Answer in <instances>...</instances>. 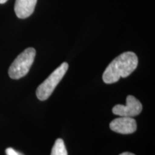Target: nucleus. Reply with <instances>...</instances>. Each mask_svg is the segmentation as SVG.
I'll use <instances>...</instances> for the list:
<instances>
[{
    "mask_svg": "<svg viewBox=\"0 0 155 155\" xmlns=\"http://www.w3.org/2000/svg\"><path fill=\"white\" fill-rule=\"evenodd\" d=\"M138 65V58L133 52H125L116 57L106 68L103 81L107 84L117 82L120 78H127Z\"/></svg>",
    "mask_w": 155,
    "mask_h": 155,
    "instance_id": "f257e3e1",
    "label": "nucleus"
},
{
    "mask_svg": "<svg viewBox=\"0 0 155 155\" xmlns=\"http://www.w3.org/2000/svg\"><path fill=\"white\" fill-rule=\"evenodd\" d=\"M50 155H68L64 141L62 139H58L53 145Z\"/></svg>",
    "mask_w": 155,
    "mask_h": 155,
    "instance_id": "0eeeda50",
    "label": "nucleus"
},
{
    "mask_svg": "<svg viewBox=\"0 0 155 155\" xmlns=\"http://www.w3.org/2000/svg\"><path fill=\"white\" fill-rule=\"evenodd\" d=\"M142 111V105L138 99L133 96H128L127 97V104L126 106L118 104L116 105L112 109V112L120 116H133L139 115Z\"/></svg>",
    "mask_w": 155,
    "mask_h": 155,
    "instance_id": "20e7f679",
    "label": "nucleus"
},
{
    "mask_svg": "<svg viewBox=\"0 0 155 155\" xmlns=\"http://www.w3.org/2000/svg\"><path fill=\"white\" fill-rule=\"evenodd\" d=\"M119 155H135V154H132V153H131V152H124Z\"/></svg>",
    "mask_w": 155,
    "mask_h": 155,
    "instance_id": "1a4fd4ad",
    "label": "nucleus"
},
{
    "mask_svg": "<svg viewBox=\"0 0 155 155\" xmlns=\"http://www.w3.org/2000/svg\"><path fill=\"white\" fill-rule=\"evenodd\" d=\"M68 69V64L65 62L63 63L38 87L36 96L39 100L45 101L51 96L56 86L66 73Z\"/></svg>",
    "mask_w": 155,
    "mask_h": 155,
    "instance_id": "7ed1b4c3",
    "label": "nucleus"
},
{
    "mask_svg": "<svg viewBox=\"0 0 155 155\" xmlns=\"http://www.w3.org/2000/svg\"><path fill=\"white\" fill-rule=\"evenodd\" d=\"M35 55L36 50L33 48H27L19 54L9 67V77L14 80H18L25 76L33 63Z\"/></svg>",
    "mask_w": 155,
    "mask_h": 155,
    "instance_id": "f03ea898",
    "label": "nucleus"
},
{
    "mask_svg": "<svg viewBox=\"0 0 155 155\" xmlns=\"http://www.w3.org/2000/svg\"><path fill=\"white\" fill-rule=\"evenodd\" d=\"M110 129L116 133L122 134H129L137 130V122L132 117L121 116L114 119L110 123Z\"/></svg>",
    "mask_w": 155,
    "mask_h": 155,
    "instance_id": "39448f33",
    "label": "nucleus"
},
{
    "mask_svg": "<svg viewBox=\"0 0 155 155\" xmlns=\"http://www.w3.org/2000/svg\"><path fill=\"white\" fill-rule=\"evenodd\" d=\"M6 154H7V155H23L20 152H17L16 150H15L12 148H10V147L6 150Z\"/></svg>",
    "mask_w": 155,
    "mask_h": 155,
    "instance_id": "6e6552de",
    "label": "nucleus"
},
{
    "mask_svg": "<svg viewBox=\"0 0 155 155\" xmlns=\"http://www.w3.org/2000/svg\"><path fill=\"white\" fill-rule=\"evenodd\" d=\"M38 0H16L15 12L19 19L28 18L34 12Z\"/></svg>",
    "mask_w": 155,
    "mask_h": 155,
    "instance_id": "423d86ee",
    "label": "nucleus"
},
{
    "mask_svg": "<svg viewBox=\"0 0 155 155\" xmlns=\"http://www.w3.org/2000/svg\"><path fill=\"white\" fill-rule=\"evenodd\" d=\"M7 1H8V0H0V4H5V2H7Z\"/></svg>",
    "mask_w": 155,
    "mask_h": 155,
    "instance_id": "9d476101",
    "label": "nucleus"
}]
</instances>
